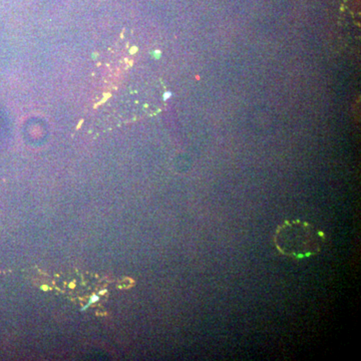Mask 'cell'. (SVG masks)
Segmentation results:
<instances>
[{"label":"cell","mask_w":361,"mask_h":361,"mask_svg":"<svg viewBox=\"0 0 361 361\" xmlns=\"http://www.w3.org/2000/svg\"><path fill=\"white\" fill-rule=\"evenodd\" d=\"M324 233L304 221H285L277 228L274 243L282 255L293 259L314 256L322 251Z\"/></svg>","instance_id":"6da1fadb"}]
</instances>
